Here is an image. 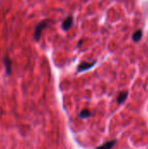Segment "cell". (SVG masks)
<instances>
[{
  "mask_svg": "<svg viewBox=\"0 0 148 149\" xmlns=\"http://www.w3.org/2000/svg\"><path fill=\"white\" fill-rule=\"evenodd\" d=\"M46 24H47V23H46L45 21H43V22L39 23V24H38V26L36 27V30H35V32H34V37H35V38H36L37 40L40 38L41 32H42L43 29L46 26Z\"/></svg>",
  "mask_w": 148,
  "mask_h": 149,
  "instance_id": "6da1fadb",
  "label": "cell"
},
{
  "mask_svg": "<svg viewBox=\"0 0 148 149\" xmlns=\"http://www.w3.org/2000/svg\"><path fill=\"white\" fill-rule=\"evenodd\" d=\"M90 115H91V113H90L89 111H87V110L82 111V112L80 113V114H79L80 118H88Z\"/></svg>",
  "mask_w": 148,
  "mask_h": 149,
  "instance_id": "8992f818",
  "label": "cell"
},
{
  "mask_svg": "<svg viewBox=\"0 0 148 149\" xmlns=\"http://www.w3.org/2000/svg\"><path fill=\"white\" fill-rule=\"evenodd\" d=\"M140 38H141V31H136V33L133 35V39H134L135 41H139V40L140 39Z\"/></svg>",
  "mask_w": 148,
  "mask_h": 149,
  "instance_id": "52a82bcc",
  "label": "cell"
},
{
  "mask_svg": "<svg viewBox=\"0 0 148 149\" xmlns=\"http://www.w3.org/2000/svg\"><path fill=\"white\" fill-rule=\"evenodd\" d=\"M4 65H5V67H6L7 74L10 75V71H11V61H10V59L8 57H6L4 58Z\"/></svg>",
  "mask_w": 148,
  "mask_h": 149,
  "instance_id": "7a4b0ae2",
  "label": "cell"
},
{
  "mask_svg": "<svg viewBox=\"0 0 148 149\" xmlns=\"http://www.w3.org/2000/svg\"><path fill=\"white\" fill-rule=\"evenodd\" d=\"M126 97H127V93H126V92H122V93L120 94L119 98H118V102H119V103L124 102L125 100L126 99Z\"/></svg>",
  "mask_w": 148,
  "mask_h": 149,
  "instance_id": "5b68a950",
  "label": "cell"
},
{
  "mask_svg": "<svg viewBox=\"0 0 148 149\" xmlns=\"http://www.w3.org/2000/svg\"><path fill=\"white\" fill-rule=\"evenodd\" d=\"M72 17H68V18H66L65 21L64 22V24H63V28H64L65 30H67L68 28H70V26L72 25Z\"/></svg>",
  "mask_w": 148,
  "mask_h": 149,
  "instance_id": "277c9868",
  "label": "cell"
},
{
  "mask_svg": "<svg viewBox=\"0 0 148 149\" xmlns=\"http://www.w3.org/2000/svg\"><path fill=\"white\" fill-rule=\"evenodd\" d=\"M114 144H115V141H109V142L105 143L104 145H102L101 147H99L97 149H111L114 146Z\"/></svg>",
  "mask_w": 148,
  "mask_h": 149,
  "instance_id": "3957f363",
  "label": "cell"
}]
</instances>
